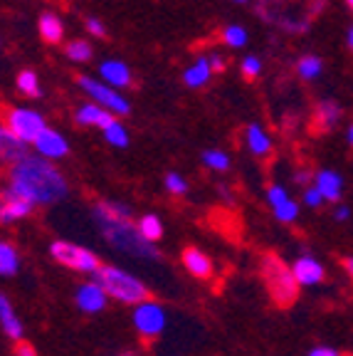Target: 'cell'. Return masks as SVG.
<instances>
[{
  "label": "cell",
  "mask_w": 353,
  "mask_h": 356,
  "mask_svg": "<svg viewBox=\"0 0 353 356\" xmlns=\"http://www.w3.org/2000/svg\"><path fill=\"white\" fill-rule=\"evenodd\" d=\"M92 220L99 230L101 240L109 245L111 250L133 257V260L149 262H158L163 257L158 250V243H151L138 233L131 206L124 200H97L92 206Z\"/></svg>",
  "instance_id": "6da1fadb"
},
{
  "label": "cell",
  "mask_w": 353,
  "mask_h": 356,
  "mask_svg": "<svg viewBox=\"0 0 353 356\" xmlns=\"http://www.w3.org/2000/svg\"><path fill=\"white\" fill-rule=\"evenodd\" d=\"M8 188L28 198L35 208L60 206L69 198V181L55 161L38 154H25L20 161L8 166Z\"/></svg>",
  "instance_id": "7a4b0ae2"
},
{
  "label": "cell",
  "mask_w": 353,
  "mask_h": 356,
  "mask_svg": "<svg viewBox=\"0 0 353 356\" xmlns=\"http://www.w3.org/2000/svg\"><path fill=\"white\" fill-rule=\"evenodd\" d=\"M92 277L106 289L109 300L119 302V305L133 307V305H138V302H144L151 297L144 280L131 275L129 270H124V267L104 265V262H101V267L92 275Z\"/></svg>",
  "instance_id": "3957f363"
},
{
  "label": "cell",
  "mask_w": 353,
  "mask_h": 356,
  "mask_svg": "<svg viewBox=\"0 0 353 356\" xmlns=\"http://www.w3.org/2000/svg\"><path fill=\"white\" fill-rule=\"evenodd\" d=\"M262 280L277 307H289L299 295V282L292 273V265L281 260L279 255L267 252L262 257Z\"/></svg>",
  "instance_id": "277c9868"
},
{
  "label": "cell",
  "mask_w": 353,
  "mask_h": 356,
  "mask_svg": "<svg viewBox=\"0 0 353 356\" xmlns=\"http://www.w3.org/2000/svg\"><path fill=\"white\" fill-rule=\"evenodd\" d=\"M50 257L60 267H67V270H72V273H79V275H94L101 267V260L97 252L65 238L52 240Z\"/></svg>",
  "instance_id": "5b68a950"
},
{
  "label": "cell",
  "mask_w": 353,
  "mask_h": 356,
  "mask_svg": "<svg viewBox=\"0 0 353 356\" xmlns=\"http://www.w3.org/2000/svg\"><path fill=\"white\" fill-rule=\"evenodd\" d=\"M77 87L82 89V95H87V99L101 104L104 109H109L111 114H116V117H129V114H131V102L124 95V89L111 87L104 79L92 77V74H79Z\"/></svg>",
  "instance_id": "8992f818"
},
{
  "label": "cell",
  "mask_w": 353,
  "mask_h": 356,
  "mask_svg": "<svg viewBox=\"0 0 353 356\" xmlns=\"http://www.w3.org/2000/svg\"><path fill=\"white\" fill-rule=\"evenodd\" d=\"M131 324H133V329H136V334L144 341L158 339L161 334L166 332V327H168V312H166V307L161 305V302H156V300H151V297H149V300L133 305Z\"/></svg>",
  "instance_id": "52a82bcc"
},
{
  "label": "cell",
  "mask_w": 353,
  "mask_h": 356,
  "mask_svg": "<svg viewBox=\"0 0 353 356\" xmlns=\"http://www.w3.org/2000/svg\"><path fill=\"white\" fill-rule=\"evenodd\" d=\"M3 124L15 134L17 139L30 146L38 139V134L47 127V119H44L42 111L33 109V106H8L3 111Z\"/></svg>",
  "instance_id": "ba28073f"
},
{
  "label": "cell",
  "mask_w": 353,
  "mask_h": 356,
  "mask_svg": "<svg viewBox=\"0 0 353 356\" xmlns=\"http://www.w3.org/2000/svg\"><path fill=\"white\" fill-rule=\"evenodd\" d=\"M265 198H267V203H270L272 216H274L281 225H292V222H297L299 213H302V206L292 198V193L287 191V186H281L274 181V184L267 186Z\"/></svg>",
  "instance_id": "9c48e42d"
},
{
  "label": "cell",
  "mask_w": 353,
  "mask_h": 356,
  "mask_svg": "<svg viewBox=\"0 0 353 356\" xmlns=\"http://www.w3.org/2000/svg\"><path fill=\"white\" fill-rule=\"evenodd\" d=\"M33 151L42 159H50V161H62L69 156L72 146H69V139H67L65 134L60 129H52V127H44L42 131L38 134V139L33 141Z\"/></svg>",
  "instance_id": "30bf717a"
},
{
  "label": "cell",
  "mask_w": 353,
  "mask_h": 356,
  "mask_svg": "<svg viewBox=\"0 0 353 356\" xmlns=\"http://www.w3.org/2000/svg\"><path fill=\"white\" fill-rule=\"evenodd\" d=\"M35 213V206L28 198L17 195L13 188H0V225H13V222L28 220Z\"/></svg>",
  "instance_id": "8fae6325"
},
{
  "label": "cell",
  "mask_w": 353,
  "mask_h": 356,
  "mask_svg": "<svg viewBox=\"0 0 353 356\" xmlns=\"http://www.w3.org/2000/svg\"><path fill=\"white\" fill-rule=\"evenodd\" d=\"M74 305H77V309L84 312V314H99V312H104L106 305H109V295H106V289L92 277L74 289Z\"/></svg>",
  "instance_id": "7c38bea8"
},
{
  "label": "cell",
  "mask_w": 353,
  "mask_h": 356,
  "mask_svg": "<svg viewBox=\"0 0 353 356\" xmlns=\"http://www.w3.org/2000/svg\"><path fill=\"white\" fill-rule=\"evenodd\" d=\"M292 273H294V277H297L299 287H316V284H321L326 277L324 262L314 255H299L292 265Z\"/></svg>",
  "instance_id": "4fadbf2b"
},
{
  "label": "cell",
  "mask_w": 353,
  "mask_h": 356,
  "mask_svg": "<svg viewBox=\"0 0 353 356\" xmlns=\"http://www.w3.org/2000/svg\"><path fill=\"white\" fill-rule=\"evenodd\" d=\"M245 146L254 159H270L274 154V139L260 122H249L245 127Z\"/></svg>",
  "instance_id": "5bb4252c"
},
{
  "label": "cell",
  "mask_w": 353,
  "mask_h": 356,
  "mask_svg": "<svg viewBox=\"0 0 353 356\" xmlns=\"http://www.w3.org/2000/svg\"><path fill=\"white\" fill-rule=\"evenodd\" d=\"M116 119V114H111L109 109H104L101 104H97V102L87 99L82 102V104L74 109V122L79 124V127L84 129H104L106 124H111Z\"/></svg>",
  "instance_id": "9a60e30c"
},
{
  "label": "cell",
  "mask_w": 353,
  "mask_h": 356,
  "mask_svg": "<svg viewBox=\"0 0 353 356\" xmlns=\"http://www.w3.org/2000/svg\"><path fill=\"white\" fill-rule=\"evenodd\" d=\"M97 77L104 79L106 84H111V87H116V89H126V87H131V82H133L131 67L124 60H114V57L99 62Z\"/></svg>",
  "instance_id": "2e32d148"
},
{
  "label": "cell",
  "mask_w": 353,
  "mask_h": 356,
  "mask_svg": "<svg viewBox=\"0 0 353 356\" xmlns=\"http://www.w3.org/2000/svg\"><path fill=\"white\" fill-rule=\"evenodd\" d=\"M181 262L186 267V273L195 280H210L215 273V265H213L210 255L200 250V248H195V245H190V248H186L181 252Z\"/></svg>",
  "instance_id": "e0dca14e"
},
{
  "label": "cell",
  "mask_w": 353,
  "mask_h": 356,
  "mask_svg": "<svg viewBox=\"0 0 353 356\" xmlns=\"http://www.w3.org/2000/svg\"><path fill=\"white\" fill-rule=\"evenodd\" d=\"M314 186L319 188V193L324 195L326 203H338L343 198V191H346V181L338 171L334 168H321L314 173Z\"/></svg>",
  "instance_id": "ac0fdd59"
},
{
  "label": "cell",
  "mask_w": 353,
  "mask_h": 356,
  "mask_svg": "<svg viewBox=\"0 0 353 356\" xmlns=\"http://www.w3.org/2000/svg\"><path fill=\"white\" fill-rule=\"evenodd\" d=\"M0 329L6 334L10 341H20L25 339V329H22V322L17 317L15 307H13L10 297L6 292H0Z\"/></svg>",
  "instance_id": "d6986e66"
},
{
  "label": "cell",
  "mask_w": 353,
  "mask_h": 356,
  "mask_svg": "<svg viewBox=\"0 0 353 356\" xmlns=\"http://www.w3.org/2000/svg\"><path fill=\"white\" fill-rule=\"evenodd\" d=\"M213 74H215V70H213V65H210L208 55H200L183 70L181 79L188 89H203L205 84L213 79Z\"/></svg>",
  "instance_id": "ffe728a7"
},
{
  "label": "cell",
  "mask_w": 353,
  "mask_h": 356,
  "mask_svg": "<svg viewBox=\"0 0 353 356\" xmlns=\"http://www.w3.org/2000/svg\"><path fill=\"white\" fill-rule=\"evenodd\" d=\"M28 151H30V146L17 139L15 134L0 122V163H8V166H10V163L20 161Z\"/></svg>",
  "instance_id": "44dd1931"
},
{
  "label": "cell",
  "mask_w": 353,
  "mask_h": 356,
  "mask_svg": "<svg viewBox=\"0 0 353 356\" xmlns=\"http://www.w3.org/2000/svg\"><path fill=\"white\" fill-rule=\"evenodd\" d=\"M38 35L42 42L47 44H60L65 40V20L57 13L44 10L38 17Z\"/></svg>",
  "instance_id": "7402d4cb"
},
{
  "label": "cell",
  "mask_w": 353,
  "mask_h": 356,
  "mask_svg": "<svg viewBox=\"0 0 353 356\" xmlns=\"http://www.w3.org/2000/svg\"><path fill=\"white\" fill-rule=\"evenodd\" d=\"M314 119L321 129H334L343 119V106L338 104L336 99H329V97H326V99H319L316 111H314Z\"/></svg>",
  "instance_id": "603a6c76"
},
{
  "label": "cell",
  "mask_w": 353,
  "mask_h": 356,
  "mask_svg": "<svg viewBox=\"0 0 353 356\" xmlns=\"http://www.w3.org/2000/svg\"><path fill=\"white\" fill-rule=\"evenodd\" d=\"M324 60H321L319 55H314V52H309V55H302L297 60V65H294V70H297V77L302 79V82H316V79H321V74H324Z\"/></svg>",
  "instance_id": "cb8c5ba5"
},
{
  "label": "cell",
  "mask_w": 353,
  "mask_h": 356,
  "mask_svg": "<svg viewBox=\"0 0 353 356\" xmlns=\"http://www.w3.org/2000/svg\"><path fill=\"white\" fill-rule=\"evenodd\" d=\"M20 270V250L10 240L0 238V277H15Z\"/></svg>",
  "instance_id": "d4e9b609"
},
{
  "label": "cell",
  "mask_w": 353,
  "mask_h": 356,
  "mask_svg": "<svg viewBox=\"0 0 353 356\" xmlns=\"http://www.w3.org/2000/svg\"><path fill=\"white\" fill-rule=\"evenodd\" d=\"M65 57L72 65H89L94 60V44L84 38H74L65 44Z\"/></svg>",
  "instance_id": "484cf974"
},
{
  "label": "cell",
  "mask_w": 353,
  "mask_h": 356,
  "mask_svg": "<svg viewBox=\"0 0 353 356\" xmlns=\"http://www.w3.org/2000/svg\"><path fill=\"white\" fill-rule=\"evenodd\" d=\"M101 136H104L106 144L114 146V149H129V144H131V134H129L126 124L122 122V117H116L111 124H106V127L101 129Z\"/></svg>",
  "instance_id": "4316f807"
},
{
  "label": "cell",
  "mask_w": 353,
  "mask_h": 356,
  "mask_svg": "<svg viewBox=\"0 0 353 356\" xmlns=\"http://www.w3.org/2000/svg\"><path fill=\"white\" fill-rule=\"evenodd\" d=\"M15 87L25 99H40L42 97V84L35 70H20L15 77Z\"/></svg>",
  "instance_id": "83f0119b"
},
{
  "label": "cell",
  "mask_w": 353,
  "mask_h": 356,
  "mask_svg": "<svg viewBox=\"0 0 353 356\" xmlns=\"http://www.w3.org/2000/svg\"><path fill=\"white\" fill-rule=\"evenodd\" d=\"M220 40L230 47V50H243L249 42V33L243 22H227L225 28L220 30Z\"/></svg>",
  "instance_id": "f1b7e54d"
},
{
  "label": "cell",
  "mask_w": 353,
  "mask_h": 356,
  "mask_svg": "<svg viewBox=\"0 0 353 356\" xmlns=\"http://www.w3.org/2000/svg\"><path fill=\"white\" fill-rule=\"evenodd\" d=\"M136 228H138V233L144 235L146 240H151V243H161V238H163V220H161V216H156V213H144V216L136 220Z\"/></svg>",
  "instance_id": "f546056e"
},
{
  "label": "cell",
  "mask_w": 353,
  "mask_h": 356,
  "mask_svg": "<svg viewBox=\"0 0 353 356\" xmlns=\"http://www.w3.org/2000/svg\"><path fill=\"white\" fill-rule=\"evenodd\" d=\"M200 161H203L205 168H210V171H215V173H225V171H230V166H232L230 154L222 149H205L203 154H200Z\"/></svg>",
  "instance_id": "4dcf8cb0"
},
{
  "label": "cell",
  "mask_w": 353,
  "mask_h": 356,
  "mask_svg": "<svg viewBox=\"0 0 353 356\" xmlns=\"http://www.w3.org/2000/svg\"><path fill=\"white\" fill-rule=\"evenodd\" d=\"M262 72H265V60H262L260 55L249 52V55H245L243 60H240V74H243L245 79H249V82L260 79Z\"/></svg>",
  "instance_id": "1f68e13d"
},
{
  "label": "cell",
  "mask_w": 353,
  "mask_h": 356,
  "mask_svg": "<svg viewBox=\"0 0 353 356\" xmlns=\"http://www.w3.org/2000/svg\"><path fill=\"white\" fill-rule=\"evenodd\" d=\"M163 188L171 195H176V198H183V195H188V191H190V184H188V178L183 176V173L168 171L166 176H163Z\"/></svg>",
  "instance_id": "d6a6232c"
},
{
  "label": "cell",
  "mask_w": 353,
  "mask_h": 356,
  "mask_svg": "<svg viewBox=\"0 0 353 356\" xmlns=\"http://www.w3.org/2000/svg\"><path fill=\"white\" fill-rule=\"evenodd\" d=\"M84 30H87L92 38H97V40H106L109 38V30H106V25H104V20L101 17H97V15H87L84 17Z\"/></svg>",
  "instance_id": "836d02e7"
},
{
  "label": "cell",
  "mask_w": 353,
  "mask_h": 356,
  "mask_svg": "<svg viewBox=\"0 0 353 356\" xmlns=\"http://www.w3.org/2000/svg\"><path fill=\"white\" fill-rule=\"evenodd\" d=\"M324 203H326L324 195L319 193V188H316L314 184L304 186V188H302V206H306V208H321Z\"/></svg>",
  "instance_id": "e575fe53"
},
{
  "label": "cell",
  "mask_w": 353,
  "mask_h": 356,
  "mask_svg": "<svg viewBox=\"0 0 353 356\" xmlns=\"http://www.w3.org/2000/svg\"><path fill=\"white\" fill-rule=\"evenodd\" d=\"M13 356H38V349H35L30 341L20 339V341H15V346H13Z\"/></svg>",
  "instance_id": "d590c367"
},
{
  "label": "cell",
  "mask_w": 353,
  "mask_h": 356,
  "mask_svg": "<svg viewBox=\"0 0 353 356\" xmlns=\"http://www.w3.org/2000/svg\"><path fill=\"white\" fill-rule=\"evenodd\" d=\"M294 184H299L302 188L314 184V171H311V168H297V171H294Z\"/></svg>",
  "instance_id": "8d00e7d4"
},
{
  "label": "cell",
  "mask_w": 353,
  "mask_h": 356,
  "mask_svg": "<svg viewBox=\"0 0 353 356\" xmlns=\"http://www.w3.org/2000/svg\"><path fill=\"white\" fill-rule=\"evenodd\" d=\"M351 216H353V211L348 206H343L341 200L334 206V220H336V222H348V220H351Z\"/></svg>",
  "instance_id": "74e56055"
},
{
  "label": "cell",
  "mask_w": 353,
  "mask_h": 356,
  "mask_svg": "<svg viewBox=\"0 0 353 356\" xmlns=\"http://www.w3.org/2000/svg\"><path fill=\"white\" fill-rule=\"evenodd\" d=\"M208 60H210V65H213V70H215V72H222V70L227 67L225 57H222L220 52H208Z\"/></svg>",
  "instance_id": "f35d334b"
},
{
  "label": "cell",
  "mask_w": 353,
  "mask_h": 356,
  "mask_svg": "<svg viewBox=\"0 0 353 356\" xmlns=\"http://www.w3.org/2000/svg\"><path fill=\"white\" fill-rule=\"evenodd\" d=\"M306 356H341V354L336 349H331V346H314Z\"/></svg>",
  "instance_id": "ab89813d"
},
{
  "label": "cell",
  "mask_w": 353,
  "mask_h": 356,
  "mask_svg": "<svg viewBox=\"0 0 353 356\" xmlns=\"http://www.w3.org/2000/svg\"><path fill=\"white\" fill-rule=\"evenodd\" d=\"M341 267L346 270V275H348V280L353 282V257H343L341 260Z\"/></svg>",
  "instance_id": "60d3db41"
},
{
  "label": "cell",
  "mask_w": 353,
  "mask_h": 356,
  "mask_svg": "<svg viewBox=\"0 0 353 356\" xmlns=\"http://www.w3.org/2000/svg\"><path fill=\"white\" fill-rule=\"evenodd\" d=\"M346 47L353 52V25H348V30H346Z\"/></svg>",
  "instance_id": "b9f144b4"
},
{
  "label": "cell",
  "mask_w": 353,
  "mask_h": 356,
  "mask_svg": "<svg viewBox=\"0 0 353 356\" xmlns=\"http://www.w3.org/2000/svg\"><path fill=\"white\" fill-rule=\"evenodd\" d=\"M346 141H348V146L353 149V122L348 124V129H346Z\"/></svg>",
  "instance_id": "7bdbcfd3"
},
{
  "label": "cell",
  "mask_w": 353,
  "mask_h": 356,
  "mask_svg": "<svg viewBox=\"0 0 353 356\" xmlns=\"http://www.w3.org/2000/svg\"><path fill=\"white\" fill-rule=\"evenodd\" d=\"M114 356H138V354H136V351H129L126 349V351H119V354H114Z\"/></svg>",
  "instance_id": "ee69618b"
},
{
  "label": "cell",
  "mask_w": 353,
  "mask_h": 356,
  "mask_svg": "<svg viewBox=\"0 0 353 356\" xmlns=\"http://www.w3.org/2000/svg\"><path fill=\"white\" fill-rule=\"evenodd\" d=\"M230 3H235V6H247L249 0H230Z\"/></svg>",
  "instance_id": "f6af8a7d"
},
{
  "label": "cell",
  "mask_w": 353,
  "mask_h": 356,
  "mask_svg": "<svg viewBox=\"0 0 353 356\" xmlns=\"http://www.w3.org/2000/svg\"><path fill=\"white\" fill-rule=\"evenodd\" d=\"M343 3H346V8L351 10V15H353V0H343Z\"/></svg>",
  "instance_id": "bcb514c9"
}]
</instances>
